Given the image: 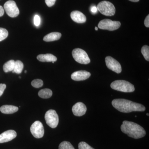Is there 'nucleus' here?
Listing matches in <instances>:
<instances>
[{"mask_svg":"<svg viewBox=\"0 0 149 149\" xmlns=\"http://www.w3.org/2000/svg\"><path fill=\"white\" fill-rule=\"evenodd\" d=\"M112 105L118 111L125 113L146 110V107L143 105L125 99H115L112 102Z\"/></svg>","mask_w":149,"mask_h":149,"instance_id":"nucleus-1","label":"nucleus"},{"mask_svg":"<svg viewBox=\"0 0 149 149\" xmlns=\"http://www.w3.org/2000/svg\"><path fill=\"white\" fill-rule=\"evenodd\" d=\"M123 133L134 139H139L146 136V131L142 126L135 123L124 120L120 126Z\"/></svg>","mask_w":149,"mask_h":149,"instance_id":"nucleus-2","label":"nucleus"},{"mask_svg":"<svg viewBox=\"0 0 149 149\" xmlns=\"http://www.w3.org/2000/svg\"><path fill=\"white\" fill-rule=\"evenodd\" d=\"M111 88L113 90L123 93H132L135 91L134 85L128 81L117 80L111 84Z\"/></svg>","mask_w":149,"mask_h":149,"instance_id":"nucleus-3","label":"nucleus"},{"mask_svg":"<svg viewBox=\"0 0 149 149\" xmlns=\"http://www.w3.org/2000/svg\"><path fill=\"white\" fill-rule=\"evenodd\" d=\"M97 8L100 13L106 16H113L115 14L116 9L114 5L108 1H102L99 3Z\"/></svg>","mask_w":149,"mask_h":149,"instance_id":"nucleus-4","label":"nucleus"},{"mask_svg":"<svg viewBox=\"0 0 149 149\" xmlns=\"http://www.w3.org/2000/svg\"><path fill=\"white\" fill-rule=\"evenodd\" d=\"M72 55L74 60L78 63L88 64L91 62V60L88 54L82 49L79 48L74 49L72 51Z\"/></svg>","mask_w":149,"mask_h":149,"instance_id":"nucleus-5","label":"nucleus"},{"mask_svg":"<svg viewBox=\"0 0 149 149\" xmlns=\"http://www.w3.org/2000/svg\"><path fill=\"white\" fill-rule=\"evenodd\" d=\"M45 119L46 123L51 128H56L58 124V115L55 110L50 109L46 113Z\"/></svg>","mask_w":149,"mask_h":149,"instance_id":"nucleus-6","label":"nucleus"},{"mask_svg":"<svg viewBox=\"0 0 149 149\" xmlns=\"http://www.w3.org/2000/svg\"><path fill=\"white\" fill-rule=\"evenodd\" d=\"M120 25V22L112 21L111 19H106L100 21L98 26L99 28L102 29L113 31L118 29Z\"/></svg>","mask_w":149,"mask_h":149,"instance_id":"nucleus-7","label":"nucleus"},{"mask_svg":"<svg viewBox=\"0 0 149 149\" xmlns=\"http://www.w3.org/2000/svg\"><path fill=\"white\" fill-rule=\"evenodd\" d=\"M4 8L7 14L10 17H16L19 14V10L14 1L10 0L7 1L4 5Z\"/></svg>","mask_w":149,"mask_h":149,"instance_id":"nucleus-8","label":"nucleus"},{"mask_svg":"<svg viewBox=\"0 0 149 149\" xmlns=\"http://www.w3.org/2000/svg\"><path fill=\"white\" fill-rule=\"evenodd\" d=\"M30 131L33 136L36 139L42 138L45 134L43 124L40 121H35L30 127Z\"/></svg>","mask_w":149,"mask_h":149,"instance_id":"nucleus-9","label":"nucleus"},{"mask_svg":"<svg viewBox=\"0 0 149 149\" xmlns=\"http://www.w3.org/2000/svg\"><path fill=\"white\" fill-rule=\"evenodd\" d=\"M106 64L107 67L117 73H120L122 71L121 65L119 62L111 56L106 57Z\"/></svg>","mask_w":149,"mask_h":149,"instance_id":"nucleus-10","label":"nucleus"},{"mask_svg":"<svg viewBox=\"0 0 149 149\" xmlns=\"http://www.w3.org/2000/svg\"><path fill=\"white\" fill-rule=\"evenodd\" d=\"M17 133L15 130H10L5 131L0 135V143L9 142L15 139Z\"/></svg>","mask_w":149,"mask_h":149,"instance_id":"nucleus-11","label":"nucleus"},{"mask_svg":"<svg viewBox=\"0 0 149 149\" xmlns=\"http://www.w3.org/2000/svg\"><path fill=\"white\" fill-rule=\"evenodd\" d=\"M87 111V107L85 104L79 102L75 104L72 108V111L75 116H81L84 115Z\"/></svg>","mask_w":149,"mask_h":149,"instance_id":"nucleus-12","label":"nucleus"},{"mask_svg":"<svg viewBox=\"0 0 149 149\" xmlns=\"http://www.w3.org/2000/svg\"><path fill=\"white\" fill-rule=\"evenodd\" d=\"M91 74L90 72L85 70H79L76 71L72 73L71 75V78L74 81H83L87 80L91 76Z\"/></svg>","mask_w":149,"mask_h":149,"instance_id":"nucleus-13","label":"nucleus"},{"mask_svg":"<svg viewBox=\"0 0 149 149\" xmlns=\"http://www.w3.org/2000/svg\"><path fill=\"white\" fill-rule=\"evenodd\" d=\"M70 17L74 22L78 23H85L86 21V17L85 15L79 11L74 10L71 12Z\"/></svg>","mask_w":149,"mask_h":149,"instance_id":"nucleus-14","label":"nucleus"},{"mask_svg":"<svg viewBox=\"0 0 149 149\" xmlns=\"http://www.w3.org/2000/svg\"><path fill=\"white\" fill-rule=\"evenodd\" d=\"M37 59L41 62H55L57 58L55 56L52 54H40L37 56Z\"/></svg>","mask_w":149,"mask_h":149,"instance_id":"nucleus-15","label":"nucleus"},{"mask_svg":"<svg viewBox=\"0 0 149 149\" xmlns=\"http://www.w3.org/2000/svg\"><path fill=\"white\" fill-rule=\"evenodd\" d=\"M18 110V108L15 106L5 105L0 107V111L4 114H12Z\"/></svg>","mask_w":149,"mask_h":149,"instance_id":"nucleus-16","label":"nucleus"},{"mask_svg":"<svg viewBox=\"0 0 149 149\" xmlns=\"http://www.w3.org/2000/svg\"><path fill=\"white\" fill-rule=\"evenodd\" d=\"M61 37V33L59 32H52L46 35L43 38V40L44 41L47 42H52L59 40Z\"/></svg>","mask_w":149,"mask_h":149,"instance_id":"nucleus-17","label":"nucleus"},{"mask_svg":"<svg viewBox=\"0 0 149 149\" xmlns=\"http://www.w3.org/2000/svg\"><path fill=\"white\" fill-rule=\"evenodd\" d=\"M52 91L50 89H44L41 90L38 93V95L43 99H48L52 95Z\"/></svg>","mask_w":149,"mask_h":149,"instance_id":"nucleus-18","label":"nucleus"},{"mask_svg":"<svg viewBox=\"0 0 149 149\" xmlns=\"http://www.w3.org/2000/svg\"><path fill=\"white\" fill-rule=\"evenodd\" d=\"M15 63V61L13 60H11L6 62L3 66V70L4 72H8L12 71L14 68Z\"/></svg>","mask_w":149,"mask_h":149,"instance_id":"nucleus-19","label":"nucleus"},{"mask_svg":"<svg viewBox=\"0 0 149 149\" xmlns=\"http://www.w3.org/2000/svg\"><path fill=\"white\" fill-rule=\"evenodd\" d=\"M24 68V64L20 61L17 60L15 61L14 68L12 72L13 73H16L17 74H20L22 72Z\"/></svg>","mask_w":149,"mask_h":149,"instance_id":"nucleus-20","label":"nucleus"},{"mask_svg":"<svg viewBox=\"0 0 149 149\" xmlns=\"http://www.w3.org/2000/svg\"><path fill=\"white\" fill-rule=\"evenodd\" d=\"M58 149H75L72 144L68 141H64L60 144Z\"/></svg>","mask_w":149,"mask_h":149,"instance_id":"nucleus-21","label":"nucleus"},{"mask_svg":"<svg viewBox=\"0 0 149 149\" xmlns=\"http://www.w3.org/2000/svg\"><path fill=\"white\" fill-rule=\"evenodd\" d=\"M141 53L147 61H149V47L148 45H145L142 47Z\"/></svg>","mask_w":149,"mask_h":149,"instance_id":"nucleus-22","label":"nucleus"},{"mask_svg":"<svg viewBox=\"0 0 149 149\" xmlns=\"http://www.w3.org/2000/svg\"><path fill=\"white\" fill-rule=\"evenodd\" d=\"M8 35V31L7 29L0 27V42L6 39Z\"/></svg>","mask_w":149,"mask_h":149,"instance_id":"nucleus-23","label":"nucleus"},{"mask_svg":"<svg viewBox=\"0 0 149 149\" xmlns=\"http://www.w3.org/2000/svg\"><path fill=\"white\" fill-rule=\"evenodd\" d=\"M43 81L41 79H35L31 82V85L35 88H40L43 86Z\"/></svg>","mask_w":149,"mask_h":149,"instance_id":"nucleus-24","label":"nucleus"},{"mask_svg":"<svg viewBox=\"0 0 149 149\" xmlns=\"http://www.w3.org/2000/svg\"><path fill=\"white\" fill-rule=\"evenodd\" d=\"M78 149H95L85 142H81L78 144Z\"/></svg>","mask_w":149,"mask_h":149,"instance_id":"nucleus-25","label":"nucleus"},{"mask_svg":"<svg viewBox=\"0 0 149 149\" xmlns=\"http://www.w3.org/2000/svg\"><path fill=\"white\" fill-rule=\"evenodd\" d=\"M41 22V18L38 15H35L34 18V23L36 27L40 26Z\"/></svg>","mask_w":149,"mask_h":149,"instance_id":"nucleus-26","label":"nucleus"},{"mask_svg":"<svg viewBox=\"0 0 149 149\" xmlns=\"http://www.w3.org/2000/svg\"><path fill=\"white\" fill-rule=\"evenodd\" d=\"M47 5L49 7L52 6L55 4L56 0H45Z\"/></svg>","mask_w":149,"mask_h":149,"instance_id":"nucleus-27","label":"nucleus"},{"mask_svg":"<svg viewBox=\"0 0 149 149\" xmlns=\"http://www.w3.org/2000/svg\"><path fill=\"white\" fill-rule=\"evenodd\" d=\"M6 87V84H0V97L3 95Z\"/></svg>","mask_w":149,"mask_h":149,"instance_id":"nucleus-28","label":"nucleus"},{"mask_svg":"<svg viewBox=\"0 0 149 149\" xmlns=\"http://www.w3.org/2000/svg\"><path fill=\"white\" fill-rule=\"evenodd\" d=\"M91 10L92 13L96 14L97 13L98 11L97 7L95 6H93L91 7Z\"/></svg>","mask_w":149,"mask_h":149,"instance_id":"nucleus-29","label":"nucleus"},{"mask_svg":"<svg viewBox=\"0 0 149 149\" xmlns=\"http://www.w3.org/2000/svg\"><path fill=\"white\" fill-rule=\"evenodd\" d=\"M144 24H145V26L147 27H149V15H148L146 17L145 19V21H144Z\"/></svg>","mask_w":149,"mask_h":149,"instance_id":"nucleus-30","label":"nucleus"},{"mask_svg":"<svg viewBox=\"0 0 149 149\" xmlns=\"http://www.w3.org/2000/svg\"><path fill=\"white\" fill-rule=\"evenodd\" d=\"M4 13V10L2 6H0V17H2Z\"/></svg>","mask_w":149,"mask_h":149,"instance_id":"nucleus-31","label":"nucleus"},{"mask_svg":"<svg viewBox=\"0 0 149 149\" xmlns=\"http://www.w3.org/2000/svg\"><path fill=\"white\" fill-rule=\"evenodd\" d=\"M130 1L133 2H137L139 1V0H129Z\"/></svg>","mask_w":149,"mask_h":149,"instance_id":"nucleus-32","label":"nucleus"},{"mask_svg":"<svg viewBox=\"0 0 149 149\" xmlns=\"http://www.w3.org/2000/svg\"><path fill=\"white\" fill-rule=\"evenodd\" d=\"M95 30H96V31H97V30H98V27H95Z\"/></svg>","mask_w":149,"mask_h":149,"instance_id":"nucleus-33","label":"nucleus"},{"mask_svg":"<svg viewBox=\"0 0 149 149\" xmlns=\"http://www.w3.org/2000/svg\"><path fill=\"white\" fill-rule=\"evenodd\" d=\"M146 115H147V116H149V113H147Z\"/></svg>","mask_w":149,"mask_h":149,"instance_id":"nucleus-34","label":"nucleus"},{"mask_svg":"<svg viewBox=\"0 0 149 149\" xmlns=\"http://www.w3.org/2000/svg\"><path fill=\"white\" fill-rule=\"evenodd\" d=\"M24 72H25V73H26V72H27V70H25V71H24Z\"/></svg>","mask_w":149,"mask_h":149,"instance_id":"nucleus-35","label":"nucleus"},{"mask_svg":"<svg viewBox=\"0 0 149 149\" xmlns=\"http://www.w3.org/2000/svg\"><path fill=\"white\" fill-rule=\"evenodd\" d=\"M19 78H21V77H20V76H19Z\"/></svg>","mask_w":149,"mask_h":149,"instance_id":"nucleus-36","label":"nucleus"}]
</instances>
